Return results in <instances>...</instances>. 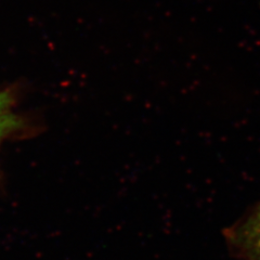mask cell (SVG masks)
Masks as SVG:
<instances>
[{"instance_id":"6da1fadb","label":"cell","mask_w":260,"mask_h":260,"mask_svg":"<svg viewBox=\"0 0 260 260\" xmlns=\"http://www.w3.org/2000/svg\"><path fill=\"white\" fill-rule=\"evenodd\" d=\"M226 245L242 260H260V203L224 231Z\"/></svg>"},{"instance_id":"7a4b0ae2","label":"cell","mask_w":260,"mask_h":260,"mask_svg":"<svg viewBox=\"0 0 260 260\" xmlns=\"http://www.w3.org/2000/svg\"><path fill=\"white\" fill-rule=\"evenodd\" d=\"M15 103L16 96L12 90H0V145L9 138L22 134L25 128L24 116L14 111Z\"/></svg>"}]
</instances>
